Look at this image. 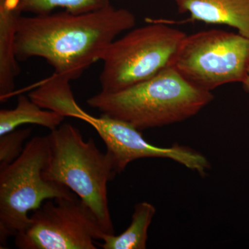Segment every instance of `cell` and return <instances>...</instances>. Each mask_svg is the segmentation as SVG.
Returning a JSON list of instances; mask_svg holds the SVG:
<instances>
[{
    "instance_id": "obj_1",
    "label": "cell",
    "mask_w": 249,
    "mask_h": 249,
    "mask_svg": "<svg viewBox=\"0 0 249 249\" xmlns=\"http://www.w3.org/2000/svg\"><path fill=\"white\" fill-rule=\"evenodd\" d=\"M136 17L129 10L108 4L83 14L60 13L19 16L16 34L19 61L45 59L54 73L66 79H78L116 37L133 29Z\"/></svg>"
},
{
    "instance_id": "obj_2",
    "label": "cell",
    "mask_w": 249,
    "mask_h": 249,
    "mask_svg": "<svg viewBox=\"0 0 249 249\" xmlns=\"http://www.w3.org/2000/svg\"><path fill=\"white\" fill-rule=\"evenodd\" d=\"M170 66L150 79L115 93L101 91L87 101L101 114L144 129L176 124L196 115L213 100Z\"/></svg>"
},
{
    "instance_id": "obj_3",
    "label": "cell",
    "mask_w": 249,
    "mask_h": 249,
    "mask_svg": "<svg viewBox=\"0 0 249 249\" xmlns=\"http://www.w3.org/2000/svg\"><path fill=\"white\" fill-rule=\"evenodd\" d=\"M47 137L50 155L42 178L70 188L91 209L105 232L115 234L107 185L118 173L111 156L100 151L93 139L85 142L70 124H62Z\"/></svg>"
},
{
    "instance_id": "obj_4",
    "label": "cell",
    "mask_w": 249,
    "mask_h": 249,
    "mask_svg": "<svg viewBox=\"0 0 249 249\" xmlns=\"http://www.w3.org/2000/svg\"><path fill=\"white\" fill-rule=\"evenodd\" d=\"M47 136H37L27 142L12 163L0 168V243L16 237L29 226V213L48 199L76 196L60 183L45 180L42 172L48 164Z\"/></svg>"
},
{
    "instance_id": "obj_5",
    "label": "cell",
    "mask_w": 249,
    "mask_h": 249,
    "mask_svg": "<svg viewBox=\"0 0 249 249\" xmlns=\"http://www.w3.org/2000/svg\"><path fill=\"white\" fill-rule=\"evenodd\" d=\"M132 29L109 46L101 60V91L115 93L150 79L171 66L187 36L155 22Z\"/></svg>"
},
{
    "instance_id": "obj_6",
    "label": "cell",
    "mask_w": 249,
    "mask_h": 249,
    "mask_svg": "<svg viewBox=\"0 0 249 249\" xmlns=\"http://www.w3.org/2000/svg\"><path fill=\"white\" fill-rule=\"evenodd\" d=\"M171 67L188 83L204 91L242 83L249 72V39L215 29L187 35Z\"/></svg>"
},
{
    "instance_id": "obj_7",
    "label": "cell",
    "mask_w": 249,
    "mask_h": 249,
    "mask_svg": "<svg viewBox=\"0 0 249 249\" xmlns=\"http://www.w3.org/2000/svg\"><path fill=\"white\" fill-rule=\"evenodd\" d=\"M104 231L78 196L48 199L33 211L29 226L15 237L19 249H96Z\"/></svg>"
},
{
    "instance_id": "obj_8",
    "label": "cell",
    "mask_w": 249,
    "mask_h": 249,
    "mask_svg": "<svg viewBox=\"0 0 249 249\" xmlns=\"http://www.w3.org/2000/svg\"><path fill=\"white\" fill-rule=\"evenodd\" d=\"M78 119L96 129L106 144L118 173L124 171L134 160L152 157L170 159L201 175H206L211 168L209 160L199 152L178 145L170 147L151 145L143 138L140 130L124 121L102 114L100 117H95L85 111Z\"/></svg>"
},
{
    "instance_id": "obj_9",
    "label": "cell",
    "mask_w": 249,
    "mask_h": 249,
    "mask_svg": "<svg viewBox=\"0 0 249 249\" xmlns=\"http://www.w3.org/2000/svg\"><path fill=\"white\" fill-rule=\"evenodd\" d=\"M180 13L191 20L235 28L249 39V0H175Z\"/></svg>"
},
{
    "instance_id": "obj_10",
    "label": "cell",
    "mask_w": 249,
    "mask_h": 249,
    "mask_svg": "<svg viewBox=\"0 0 249 249\" xmlns=\"http://www.w3.org/2000/svg\"><path fill=\"white\" fill-rule=\"evenodd\" d=\"M20 13L6 0H0V98L1 102L14 92L20 73L16 53V34Z\"/></svg>"
},
{
    "instance_id": "obj_11",
    "label": "cell",
    "mask_w": 249,
    "mask_h": 249,
    "mask_svg": "<svg viewBox=\"0 0 249 249\" xmlns=\"http://www.w3.org/2000/svg\"><path fill=\"white\" fill-rule=\"evenodd\" d=\"M65 119L58 113L40 107L29 96L19 95L16 108L0 110V137L24 124H38L53 130Z\"/></svg>"
},
{
    "instance_id": "obj_12",
    "label": "cell",
    "mask_w": 249,
    "mask_h": 249,
    "mask_svg": "<svg viewBox=\"0 0 249 249\" xmlns=\"http://www.w3.org/2000/svg\"><path fill=\"white\" fill-rule=\"evenodd\" d=\"M29 98L43 109L58 113L65 117H74L80 109L71 91L70 80L55 73L42 81Z\"/></svg>"
},
{
    "instance_id": "obj_13",
    "label": "cell",
    "mask_w": 249,
    "mask_h": 249,
    "mask_svg": "<svg viewBox=\"0 0 249 249\" xmlns=\"http://www.w3.org/2000/svg\"><path fill=\"white\" fill-rule=\"evenodd\" d=\"M155 213V207L150 203H138L129 227L119 235L105 233L101 239L103 243L97 246L103 249H146L147 231Z\"/></svg>"
},
{
    "instance_id": "obj_14",
    "label": "cell",
    "mask_w": 249,
    "mask_h": 249,
    "mask_svg": "<svg viewBox=\"0 0 249 249\" xmlns=\"http://www.w3.org/2000/svg\"><path fill=\"white\" fill-rule=\"evenodd\" d=\"M16 11L34 15L48 14L54 10L65 9L73 14L94 11L109 4V0H6Z\"/></svg>"
},
{
    "instance_id": "obj_15",
    "label": "cell",
    "mask_w": 249,
    "mask_h": 249,
    "mask_svg": "<svg viewBox=\"0 0 249 249\" xmlns=\"http://www.w3.org/2000/svg\"><path fill=\"white\" fill-rule=\"evenodd\" d=\"M31 128L15 129L0 137V168L14 162L22 154L23 142L30 137Z\"/></svg>"
},
{
    "instance_id": "obj_16",
    "label": "cell",
    "mask_w": 249,
    "mask_h": 249,
    "mask_svg": "<svg viewBox=\"0 0 249 249\" xmlns=\"http://www.w3.org/2000/svg\"><path fill=\"white\" fill-rule=\"evenodd\" d=\"M242 84H243L244 88H245L246 91L249 92V72L248 75H247V78L244 80Z\"/></svg>"
}]
</instances>
